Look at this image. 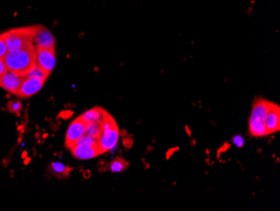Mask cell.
Listing matches in <instances>:
<instances>
[{
	"label": "cell",
	"mask_w": 280,
	"mask_h": 211,
	"mask_svg": "<svg viewBox=\"0 0 280 211\" xmlns=\"http://www.w3.org/2000/svg\"><path fill=\"white\" fill-rule=\"evenodd\" d=\"M8 70L25 78L36 67V50L34 44L22 49L9 52L5 57Z\"/></svg>",
	"instance_id": "6da1fadb"
},
{
	"label": "cell",
	"mask_w": 280,
	"mask_h": 211,
	"mask_svg": "<svg viewBox=\"0 0 280 211\" xmlns=\"http://www.w3.org/2000/svg\"><path fill=\"white\" fill-rule=\"evenodd\" d=\"M270 103V101L258 98L254 103L251 116L249 118V133L252 136L262 137L268 135L265 122Z\"/></svg>",
	"instance_id": "7a4b0ae2"
},
{
	"label": "cell",
	"mask_w": 280,
	"mask_h": 211,
	"mask_svg": "<svg viewBox=\"0 0 280 211\" xmlns=\"http://www.w3.org/2000/svg\"><path fill=\"white\" fill-rule=\"evenodd\" d=\"M37 29L38 25H32L27 27L14 28L5 31L9 52L22 49L29 45L34 44L33 41Z\"/></svg>",
	"instance_id": "3957f363"
},
{
	"label": "cell",
	"mask_w": 280,
	"mask_h": 211,
	"mask_svg": "<svg viewBox=\"0 0 280 211\" xmlns=\"http://www.w3.org/2000/svg\"><path fill=\"white\" fill-rule=\"evenodd\" d=\"M119 138V129L114 119L110 116L102 125V131L98 138V148L99 153L103 154L117 145Z\"/></svg>",
	"instance_id": "277c9868"
},
{
	"label": "cell",
	"mask_w": 280,
	"mask_h": 211,
	"mask_svg": "<svg viewBox=\"0 0 280 211\" xmlns=\"http://www.w3.org/2000/svg\"><path fill=\"white\" fill-rule=\"evenodd\" d=\"M36 50V66L47 77L52 73L56 66V56L55 48L35 46Z\"/></svg>",
	"instance_id": "5b68a950"
},
{
	"label": "cell",
	"mask_w": 280,
	"mask_h": 211,
	"mask_svg": "<svg viewBox=\"0 0 280 211\" xmlns=\"http://www.w3.org/2000/svg\"><path fill=\"white\" fill-rule=\"evenodd\" d=\"M86 124L81 116L75 119L69 125L66 135V148L71 149L78 140L85 135Z\"/></svg>",
	"instance_id": "8992f818"
},
{
	"label": "cell",
	"mask_w": 280,
	"mask_h": 211,
	"mask_svg": "<svg viewBox=\"0 0 280 211\" xmlns=\"http://www.w3.org/2000/svg\"><path fill=\"white\" fill-rule=\"evenodd\" d=\"M46 81L47 79L25 77L16 96L20 98H29L42 90Z\"/></svg>",
	"instance_id": "52a82bcc"
},
{
	"label": "cell",
	"mask_w": 280,
	"mask_h": 211,
	"mask_svg": "<svg viewBox=\"0 0 280 211\" xmlns=\"http://www.w3.org/2000/svg\"><path fill=\"white\" fill-rule=\"evenodd\" d=\"M25 78L18 76L12 72L8 71L0 79V87L14 95H17Z\"/></svg>",
	"instance_id": "ba28073f"
},
{
	"label": "cell",
	"mask_w": 280,
	"mask_h": 211,
	"mask_svg": "<svg viewBox=\"0 0 280 211\" xmlns=\"http://www.w3.org/2000/svg\"><path fill=\"white\" fill-rule=\"evenodd\" d=\"M266 130L267 135H271L278 132L280 129V109L279 106L271 102L266 117Z\"/></svg>",
	"instance_id": "9c48e42d"
},
{
	"label": "cell",
	"mask_w": 280,
	"mask_h": 211,
	"mask_svg": "<svg viewBox=\"0 0 280 211\" xmlns=\"http://www.w3.org/2000/svg\"><path fill=\"white\" fill-rule=\"evenodd\" d=\"M33 43L34 46L38 45V46L49 47V48H55V39L53 36L47 28L41 25H38V29L34 34Z\"/></svg>",
	"instance_id": "30bf717a"
},
{
	"label": "cell",
	"mask_w": 280,
	"mask_h": 211,
	"mask_svg": "<svg viewBox=\"0 0 280 211\" xmlns=\"http://www.w3.org/2000/svg\"><path fill=\"white\" fill-rule=\"evenodd\" d=\"M71 154L79 160H88L100 155L98 148L86 145H76L71 148Z\"/></svg>",
	"instance_id": "8fae6325"
},
{
	"label": "cell",
	"mask_w": 280,
	"mask_h": 211,
	"mask_svg": "<svg viewBox=\"0 0 280 211\" xmlns=\"http://www.w3.org/2000/svg\"><path fill=\"white\" fill-rule=\"evenodd\" d=\"M86 124L90 122H104L108 117L109 114L100 107H94L80 116Z\"/></svg>",
	"instance_id": "7c38bea8"
},
{
	"label": "cell",
	"mask_w": 280,
	"mask_h": 211,
	"mask_svg": "<svg viewBox=\"0 0 280 211\" xmlns=\"http://www.w3.org/2000/svg\"><path fill=\"white\" fill-rule=\"evenodd\" d=\"M73 170V167H68L59 162H51L47 167V171L50 174L59 180H66Z\"/></svg>",
	"instance_id": "4fadbf2b"
},
{
	"label": "cell",
	"mask_w": 280,
	"mask_h": 211,
	"mask_svg": "<svg viewBox=\"0 0 280 211\" xmlns=\"http://www.w3.org/2000/svg\"><path fill=\"white\" fill-rule=\"evenodd\" d=\"M103 122H90L86 125L85 135L98 139L102 131Z\"/></svg>",
	"instance_id": "5bb4252c"
},
{
	"label": "cell",
	"mask_w": 280,
	"mask_h": 211,
	"mask_svg": "<svg viewBox=\"0 0 280 211\" xmlns=\"http://www.w3.org/2000/svg\"><path fill=\"white\" fill-rule=\"evenodd\" d=\"M129 167V162L125 161L123 157H116L110 162L109 168L112 172H121L127 169Z\"/></svg>",
	"instance_id": "9a60e30c"
},
{
	"label": "cell",
	"mask_w": 280,
	"mask_h": 211,
	"mask_svg": "<svg viewBox=\"0 0 280 211\" xmlns=\"http://www.w3.org/2000/svg\"><path fill=\"white\" fill-rule=\"evenodd\" d=\"M6 107L10 113L15 114L18 117L21 116L20 112L22 111V103L20 101H10L6 104Z\"/></svg>",
	"instance_id": "2e32d148"
},
{
	"label": "cell",
	"mask_w": 280,
	"mask_h": 211,
	"mask_svg": "<svg viewBox=\"0 0 280 211\" xmlns=\"http://www.w3.org/2000/svg\"><path fill=\"white\" fill-rule=\"evenodd\" d=\"M98 139L93 137L90 135H84L83 137L81 138L80 140H78L76 145H86L89 147H94L98 148Z\"/></svg>",
	"instance_id": "e0dca14e"
},
{
	"label": "cell",
	"mask_w": 280,
	"mask_h": 211,
	"mask_svg": "<svg viewBox=\"0 0 280 211\" xmlns=\"http://www.w3.org/2000/svg\"><path fill=\"white\" fill-rule=\"evenodd\" d=\"M9 52L7 44H6V34L5 32L0 34V58L5 59V56Z\"/></svg>",
	"instance_id": "ac0fdd59"
},
{
	"label": "cell",
	"mask_w": 280,
	"mask_h": 211,
	"mask_svg": "<svg viewBox=\"0 0 280 211\" xmlns=\"http://www.w3.org/2000/svg\"><path fill=\"white\" fill-rule=\"evenodd\" d=\"M74 112L71 110H65V111H62L59 113L58 116H57V118L56 119H62L64 121H66V120H69V119L71 118L73 116Z\"/></svg>",
	"instance_id": "d6986e66"
},
{
	"label": "cell",
	"mask_w": 280,
	"mask_h": 211,
	"mask_svg": "<svg viewBox=\"0 0 280 211\" xmlns=\"http://www.w3.org/2000/svg\"><path fill=\"white\" fill-rule=\"evenodd\" d=\"M8 70L7 65L5 63V59H2L0 58V79H2V77L5 75Z\"/></svg>",
	"instance_id": "ffe728a7"
},
{
	"label": "cell",
	"mask_w": 280,
	"mask_h": 211,
	"mask_svg": "<svg viewBox=\"0 0 280 211\" xmlns=\"http://www.w3.org/2000/svg\"><path fill=\"white\" fill-rule=\"evenodd\" d=\"M234 145H236L237 148H243L244 147V138L242 137L241 135H236L232 138Z\"/></svg>",
	"instance_id": "44dd1931"
},
{
	"label": "cell",
	"mask_w": 280,
	"mask_h": 211,
	"mask_svg": "<svg viewBox=\"0 0 280 211\" xmlns=\"http://www.w3.org/2000/svg\"><path fill=\"white\" fill-rule=\"evenodd\" d=\"M124 144H125L126 148H130L132 146H133V140H132L131 138H126V139H124Z\"/></svg>",
	"instance_id": "7402d4cb"
},
{
	"label": "cell",
	"mask_w": 280,
	"mask_h": 211,
	"mask_svg": "<svg viewBox=\"0 0 280 211\" xmlns=\"http://www.w3.org/2000/svg\"><path fill=\"white\" fill-rule=\"evenodd\" d=\"M50 128H51V130H54V131H57V130H59V125H57L56 123H51Z\"/></svg>",
	"instance_id": "603a6c76"
},
{
	"label": "cell",
	"mask_w": 280,
	"mask_h": 211,
	"mask_svg": "<svg viewBox=\"0 0 280 211\" xmlns=\"http://www.w3.org/2000/svg\"><path fill=\"white\" fill-rule=\"evenodd\" d=\"M91 176H92V173H91V171H89V170H86L83 172V177L87 179V180L90 179Z\"/></svg>",
	"instance_id": "cb8c5ba5"
},
{
	"label": "cell",
	"mask_w": 280,
	"mask_h": 211,
	"mask_svg": "<svg viewBox=\"0 0 280 211\" xmlns=\"http://www.w3.org/2000/svg\"><path fill=\"white\" fill-rule=\"evenodd\" d=\"M31 162V158H30V157H25V160H24V164H25V166H27V165L29 164V162Z\"/></svg>",
	"instance_id": "d4e9b609"
},
{
	"label": "cell",
	"mask_w": 280,
	"mask_h": 211,
	"mask_svg": "<svg viewBox=\"0 0 280 211\" xmlns=\"http://www.w3.org/2000/svg\"><path fill=\"white\" fill-rule=\"evenodd\" d=\"M41 137H42V134H41V132H39V131H37V132L34 134V138L37 139V140H39V139H41Z\"/></svg>",
	"instance_id": "484cf974"
},
{
	"label": "cell",
	"mask_w": 280,
	"mask_h": 211,
	"mask_svg": "<svg viewBox=\"0 0 280 211\" xmlns=\"http://www.w3.org/2000/svg\"><path fill=\"white\" fill-rule=\"evenodd\" d=\"M25 125H20L17 127L18 131H21V130H25Z\"/></svg>",
	"instance_id": "4316f807"
},
{
	"label": "cell",
	"mask_w": 280,
	"mask_h": 211,
	"mask_svg": "<svg viewBox=\"0 0 280 211\" xmlns=\"http://www.w3.org/2000/svg\"><path fill=\"white\" fill-rule=\"evenodd\" d=\"M28 157V152L27 151H24V152H22V154H21V157H22L23 159H25V157Z\"/></svg>",
	"instance_id": "83f0119b"
},
{
	"label": "cell",
	"mask_w": 280,
	"mask_h": 211,
	"mask_svg": "<svg viewBox=\"0 0 280 211\" xmlns=\"http://www.w3.org/2000/svg\"><path fill=\"white\" fill-rule=\"evenodd\" d=\"M48 136H49V134H48V133H47V132H45L44 134H43V135H42V137L43 138V139H47V137H48Z\"/></svg>",
	"instance_id": "f1b7e54d"
},
{
	"label": "cell",
	"mask_w": 280,
	"mask_h": 211,
	"mask_svg": "<svg viewBox=\"0 0 280 211\" xmlns=\"http://www.w3.org/2000/svg\"><path fill=\"white\" fill-rule=\"evenodd\" d=\"M32 153H33V155H34V157H35V156H36V153H37L36 148H32Z\"/></svg>",
	"instance_id": "f546056e"
},
{
	"label": "cell",
	"mask_w": 280,
	"mask_h": 211,
	"mask_svg": "<svg viewBox=\"0 0 280 211\" xmlns=\"http://www.w3.org/2000/svg\"><path fill=\"white\" fill-rule=\"evenodd\" d=\"M35 127H36V129L37 130H39V126H38V125H35Z\"/></svg>",
	"instance_id": "4dcf8cb0"
}]
</instances>
